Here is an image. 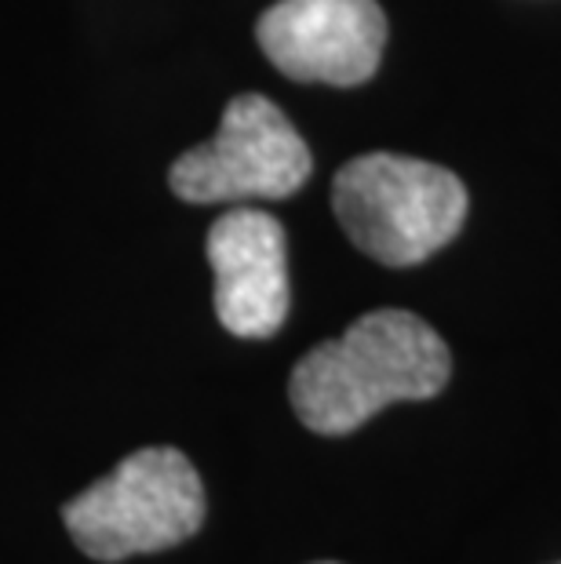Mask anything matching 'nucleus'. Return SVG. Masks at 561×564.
<instances>
[{"instance_id": "1", "label": "nucleus", "mask_w": 561, "mask_h": 564, "mask_svg": "<svg viewBox=\"0 0 561 564\" xmlns=\"http://www.w3.org/2000/svg\"><path fill=\"white\" fill-rule=\"evenodd\" d=\"M449 376V346L431 324L409 310H373L292 368L289 401L306 430L343 437L387 404L438 398Z\"/></svg>"}, {"instance_id": "2", "label": "nucleus", "mask_w": 561, "mask_h": 564, "mask_svg": "<svg viewBox=\"0 0 561 564\" xmlns=\"http://www.w3.org/2000/svg\"><path fill=\"white\" fill-rule=\"evenodd\" d=\"M332 208L346 237L384 267H416L460 234L467 219V189L449 167L365 153L339 167Z\"/></svg>"}, {"instance_id": "3", "label": "nucleus", "mask_w": 561, "mask_h": 564, "mask_svg": "<svg viewBox=\"0 0 561 564\" xmlns=\"http://www.w3.org/2000/svg\"><path fill=\"white\" fill-rule=\"evenodd\" d=\"M74 543L95 561L172 550L205 524V485L179 448H139L63 507Z\"/></svg>"}, {"instance_id": "4", "label": "nucleus", "mask_w": 561, "mask_h": 564, "mask_svg": "<svg viewBox=\"0 0 561 564\" xmlns=\"http://www.w3.org/2000/svg\"><path fill=\"white\" fill-rule=\"evenodd\" d=\"M310 150L267 95L226 102L219 131L172 164L169 186L186 204H241L292 197L310 178Z\"/></svg>"}, {"instance_id": "5", "label": "nucleus", "mask_w": 561, "mask_h": 564, "mask_svg": "<svg viewBox=\"0 0 561 564\" xmlns=\"http://www.w3.org/2000/svg\"><path fill=\"white\" fill-rule=\"evenodd\" d=\"M256 41L284 77L354 88L379 69L387 15L376 0H278L259 15Z\"/></svg>"}, {"instance_id": "6", "label": "nucleus", "mask_w": 561, "mask_h": 564, "mask_svg": "<svg viewBox=\"0 0 561 564\" xmlns=\"http://www.w3.org/2000/svg\"><path fill=\"white\" fill-rule=\"evenodd\" d=\"M216 314L237 339H270L289 317V245L270 212L234 204L208 230Z\"/></svg>"}, {"instance_id": "7", "label": "nucleus", "mask_w": 561, "mask_h": 564, "mask_svg": "<svg viewBox=\"0 0 561 564\" xmlns=\"http://www.w3.org/2000/svg\"><path fill=\"white\" fill-rule=\"evenodd\" d=\"M317 564H336V561H317Z\"/></svg>"}]
</instances>
